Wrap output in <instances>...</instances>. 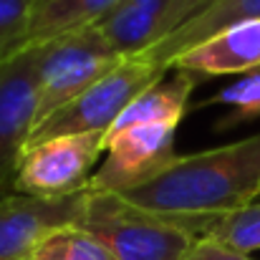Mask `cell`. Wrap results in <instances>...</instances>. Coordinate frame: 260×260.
<instances>
[{
	"instance_id": "1",
	"label": "cell",
	"mask_w": 260,
	"mask_h": 260,
	"mask_svg": "<svg viewBox=\"0 0 260 260\" xmlns=\"http://www.w3.org/2000/svg\"><path fill=\"white\" fill-rule=\"evenodd\" d=\"M124 197L202 238L212 220L260 197V132L215 149L177 154L157 179Z\"/></svg>"
},
{
	"instance_id": "2",
	"label": "cell",
	"mask_w": 260,
	"mask_h": 260,
	"mask_svg": "<svg viewBox=\"0 0 260 260\" xmlns=\"http://www.w3.org/2000/svg\"><path fill=\"white\" fill-rule=\"evenodd\" d=\"M76 225L99 238L114 260H184L200 240L179 222L104 189H86Z\"/></svg>"
},
{
	"instance_id": "3",
	"label": "cell",
	"mask_w": 260,
	"mask_h": 260,
	"mask_svg": "<svg viewBox=\"0 0 260 260\" xmlns=\"http://www.w3.org/2000/svg\"><path fill=\"white\" fill-rule=\"evenodd\" d=\"M167 71L159 69L147 53L124 56L114 69H109L99 81H93L76 99L56 109L53 114L38 119L33 124L30 139L63 137V134H88L104 132L114 126V121L124 114V109L152 84H157Z\"/></svg>"
},
{
	"instance_id": "4",
	"label": "cell",
	"mask_w": 260,
	"mask_h": 260,
	"mask_svg": "<svg viewBox=\"0 0 260 260\" xmlns=\"http://www.w3.org/2000/svg\"><path fill=\"white\" fill-rule=\"evenodd\" d=\"M36 48L38 119L76 99L124 58L119 51L111 48V43L101 36L96 25L53 38Z\"/></svg>"
},
{
	"instance_id": "5",
	"label": "cell",
	"mask_w": 260,
	"mask_h": 260,
	"mask_svg": "<svg viewBox=\"0 0 260 260\" xmlns=\"http://www.w3.org/2000/svg\"><path fill=\"white\" fill-rule=\"evenodd\" d=\"M104 152V132L33 139L23 147L15 174V192L33 197L79 194L88 189Z\"/></svg>"
},
{
	"instance_id": "6",
	"label": "cell",
	"mask_w": 260,
	"mask_h": 260,
	"mask_svg": "<svg viewBox=\"0 0 260 260\" xmlns=\"http://www.w3.org/2000/svg\"><path fill=\"white\" fill-rule=\"evenodd\" d=\"M36 46H23L0 61V200L15 192L23 147L38 119Z\"/></svg>"
},
{
	"instance_id": "7",
	"label": "cell",
	"mask_w": 260,
	"mask_h": 260,
	"mask_svg": "<svg viewBox=\"0 0 260 260\" xmlns=\"http://www.w3.org/2000/svg\"><path fill=\"white\" fill-rule=\"evenodd\" d=\"M174 132L172 124H147L109 137L104 162L96 167L88 189L129 194L157 179L177 159Z\"/></svg>"
},
{
	"instance_id": "8",
	"label": "cell",
	"mask_w": 260,
	"mask_h": 260,
	"mask_svg": "<svg viewBox=\"0 0 260 260\" xmlns=\"http://www.w3.org/2000/svg\"><path fill=\"white\" fill-rule=\"evenodd\" d=\"M215 0H121L96 28L121 56L144 53L205 13Z\"/></svg>"
},
{
	"instance_id": "9",
	"label": "cell",
	"mask_w": 260,
	"mask_h": 260,
	"mask_svg": "<svg viewBox=\"0 0 260 260\" xmlns=\"http://www.w3.org/2000/svg\"><path fill=\"white\" fill-rule=\"evenodd\" d=\"M84 192L69 197H33L13 192L0 200V260H28L33 248L56 228L76 225Z\"/></svg>"
},
{
	"instance_id": "10",
	"label": "cell",
	"mask_w": 260,
	"mask_h": 260,
	"mask_svg": "<svg viewBox=\"0 0 260 260\" xmlns=\"http://www.w3.org/2000/svg\"><path fill=\"white\" fill-rule=\"evenodd\" d=\"M170 69H184L200 79L240 76L260 69V18L240 20L205 38L194 48L177 56Z\"/></svg>"
},
{
	"instance_id": "11",
	"label": "cell",
	"mask_w": 260,
	"mask_h": 260,
	"mask_svg": "<svg viewBox=\"0 0 260 260\" xmlns=\"http://www.w3.org/2000/svg\"><path fill=\"white\" fill-rule=\"evenodd\" d=\"M200 84V76L184 69H170L157 84L144 88L114 121L106 139L129 129V126H147V124H172L179 126V121L189 111L192 91Z\"/></svg>"
},
{
	"instance_id": "12",
	"label": "cell",
	"mask_w": 260,
	"mask_h": 260,
	"mask_svg": "<svg viewBox=\"0 0 260 260\" xmlns=\"http://www.w3.org/2000/svg\"><path fill=\"white\" fill-rule=\"evenodd\" d=\"M253 18H260V0H215L205 13H200L194 20H189L177 33H172L170 38H165L162 43L152 46L144 53L159 69L170 71L172 61L184 51L194 48L197 43L220 33L228 25H235L240 20H253Z\"/></svg>"
},
{
	"instance_id": "13",
	"label": "cell",
	"mask_w": 260,
	"mask_h": 260,
	"mask_svg": "<svg viewBox=\"0 0 260 260\" xmlns=\"http://www.w3.org/2000/svg\"><path fill=\"white\" fill-rule=\"evenodd\" d=\"M121 0H36L23 46H43L53 38L101 23Z\"/></svg>"
},
{
	"instance_id": "14",
	"label": "cell",
	"mask_w": 260,
	"mask_h": 260,
	"mask_svg": "<svg viewBox=\"0 0 260 260\" xmlns=\"http://www.w3.org/2000/svg\"><path fill=\"white\" fill-rule=\"evenodd\" d=\"M28 260H114V255L81 225H63L51 230Z\"/></svg>"
},
{
	"instance_id": "15",
	"label": "cell",
	"mask_w": 260,
	"mask_h": 260,
	"mask_svg": "<svg viewBox=\"0 0 260 260\" xmlns=\"http://www.w3.org/2000/svg\"><path fill=\"white\" fill-rule=\"evenodd\" d=\"M202 238H210L243 255L260 250V197L253 200L250 205H243L212 220V225Z\"/></svg>"
},
{
	"instance_id": "16",
	"label": "cell",
	"mask_w": 260,
	"mask_h": 260,
	"mask_svg": "<svg viewBox=\"0 0 260 260\" xmlns=\"http://www.w3.org/2000/svg\"><path fill=\"white\" fill-rule=\"evenodd\" d=\"M205 106H228V114L217 121L215 132H228L238 124L253 121L260 116V69L240 74L233 84L222 86Z\"/></svg>"
},
{
	"instance_id": "17",
	"label": "cell",
	"mask_w": 260,
	"mask_h": 260,
	"mask_svg": "<svg viewBox=\"0 0 260 260\" xmlns=\"http://www.w3.org/2000/svg\"><path fill=\"white\" fill-rule=\"evenodd\" d=\"M36 0H0V58L18 51L33 13Z\"/></svg>"
},
{
	"instance_id": "18",
	"label": "cell",
	"mask_w": 260,
	"mask_h": 260,
	"mask_svg": "<svg viewBox=\"0 0 260 260\" xmlns=\"http://www.w3.org/2000/svg\"><path fill=\"white\" fill-rule=\"evenodd\" d=\"M184 260H255V258L235 253V250H230V248H225V245H220V243H215L210 238H200L192 245V250L187 253Z\"/></svg>"
},
{
	"instance_id": "19",
	"label": "cell",
	"mask_w": 260,
	"mask_h": 260,
	"mask_svg": "<svg viewBox=\"0 0 260 260\" xmlns=\"http://www.w3.org/2000/svg\"><path fill=\"white\" fill-rule=\"evenodd\" d=\"M0 61H3V58H0Z\"/></svg>"
}]
</instances>
